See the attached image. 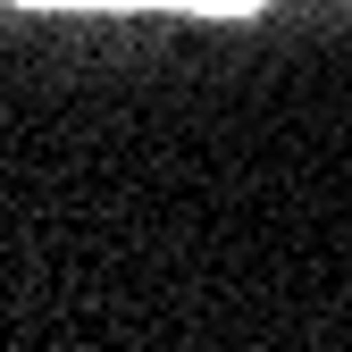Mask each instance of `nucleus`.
I'll use <instances>...</instances> for the list:
<instances>
[{
  "label": "nucleus",
  "mask_w": 352,
  "mask_h": 352,
  "mask_svg": "<svg viewBox=\"0 0 352 352\" xmlns=\"http://www.w3.org/2000/svg\"><path fill=\"white\" fill-rule=\"evenodd\" d=\"M25 9H42V0H25ZM51 9H210V17H243L260 0H51Z\"/></svg>",
  "instance_id": "nucleus-1"
}]
</instances>
